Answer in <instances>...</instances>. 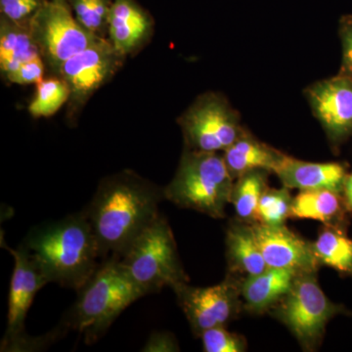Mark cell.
Wrapping results in <instances>:
<instances>
[{"label": "cell", "instance_id": "obj_29", "mask_svg": "<svg viewBox=\"0 0 352 352\" xmlns=\"http://www.w3.org/2000/svg\"><path fill=\"white\" fill-rule=\"evenodd\" d=\"M342 60L340 74L352 78V15L344 16L340 22Z\"/></svg>", "mask_w": 352, "mask_h": 352}, {"label": "cell", "instance_id": "obj_1", "mask_svg": "<svg viewBox=\"0 0 352 352\" xmlns=\"http://www.w3.org/2000/svg\"><path fill=\"white\" fill-rule=\"evenodd\" d=\"M162 193L151 183L131 173L101 183L85 210L100 248L102 258H120L133 241L160 217Z\"/></svg>", "mask_w": 352, "mask_h": 352}, {"label": "cell", "instance_id": "obj_19", "mask_svg": "<svg viewBox=\"0 0 352 352\" xmlns=\"http://www.w3.org/2000/svg\"><path fill=\"white\" fill-rule=\"evenodd\" d=\"M342 212L339 193L331 190H305L292 201L291 215L298 219L331 222Z\"/></svg>", "mask_w": 352, "mask_h": 352}, {"label": "cell", "instance_id": "obj_15", "mask_svg": "<svg viewBox=\"0 0 352 352\" xmlns=\"http://www.w3.org/2000/svg\"><path fill=\"white\" fill-rule=\"evenodd\" d=\"M149 19L132 0H113L108 17L110 41L115 50L124 55L144 38Z\"/></svg>", "mask_w": 352, "mask_h": 352}, {"label": "cell", "instance_id": "obj_4", "mask_svg": "<svg viewBox=\"0 0 352 352\" xmlns=\"http://www.w3.org/2000/svg\"><path fill=\"white\" fill-rule=\"evenodd\" d=\"M234 186L223 157L217 152L191 150L183 154L164 197L179 207L222 217L227 204L232 201Z\"/></svg>", "mask_w": 352, "mask_h": 352}, {"label": "cell", "instance_id": "obj_8", "mask_svg": "<svg viewBox=\"0 0 352 352\" xmlns=\"http://www.w3.org/2000/svg\"><path fill=\"white\" fill-rule=\"evenodd\" d=\"M179 122L186 142L196 151H226L244 133L238 113L217 94L199 97Z\"/></svg>", "mask_w": 352, "mask_h": 352}, {"label": "cell", "instance_id": "obj_6", "mask_svg": "<svg viewBox=\"0 0 352 352\" xmlns=\"http://www.w3.org/2000/svg\"><path fill=\"white\" fill-rule=\"evenodd\" d=\"M29 29L41 56L57 73L67 60L101 38L80 25L67 0H44Z\"/></svg>", "mask_w": 352, "mask_h": 352}, {"label": "cell", "instance_id": "obj_13", "mask_svg": "<svg viewBox=\"0 0 352 352\" xmlns=\"http://www.w3.org/2000/svg\"><path fill=\"white\" fill-rule=\"evenodd\" d=\"M252 232L270 268H288L298 273H312L320 263L314 245L307 244L283 226L258 224Z\"/></svg>", "mask_w": 352, "mask_h": 352}, {"label": "cell", "instance_id": "obj_28", "mask_svg": "<svg viewBox=\"0 0 352 352\" xmlns=\"http://www.w3.org/2000/svg\"><path fill=\"white\" fill-rule=\"evenodd\" d=\"M43 56L39 54L25 62L13 73L7 75L6 78L11 82L17 83V85H32V83L41 82L43 80Z\"/></svg>", "mask_w": 352, "mask_h": 352}, {"label": "cell", "instance_id": "obj_11", "mask_svg": "<svg viewBox=\"0 0 352 352\" xmlns=\"http://www.w3.org/2000/svg\"><path fill=\"white\" fill-rule=\"evenodd\" d=\"M315 117L333 144L352 135V78L339 75L315 82L305 90Z\"/></svg>", "mask_w": 352, "mask_h": 352}, {"label": "cell", "instance_id": "obj_21", "mask_svg": "<svg viewBox=\"0 0 352 352\" xmlns=\"http://www.w3.org/2000/svg\"><path fill=\"white\" fill-rule=\"evenodd\" d=\"M312 245L320 263L340 272L352 274V241L344 234L328 229Z\"/></svg>", "mask_w": 352, "mask_h": 352}, {"label": "cell", "instance_id": "obj_22", "mask_svg": "<svg viewBox=\"0 0 352 352\" xmlns=\"http://www.w3.org/2000/svg\"><path fill=\"white\" fill-rule=\"evenodd\" d=\"M265 191L263 170H252L240 176L234 186L232 201L236 212L245 219L256 217L259 201Z\"/></svg>", "mask_w": 352, "mask_h": 352}, {"label": "cell", "instance_id": "obj_12", "mask_svg": "<svg viewBox=\"0 0 352 352\" xmlns=\"http://www.w3.org/2000/svg\"><path fill=\"white\" fill-rule=\"evenodd\" d=\"M173 289L192 328L200 335L208 329L223 326L235 311L237 293L228 282L208 288H193L185 282Z\"/></svg>", "mask_w": 352, "mask_h": 352}, {"label": "cell", "instance_id": "obj_10", "mask_svg": "<svg viewBox=\"0 0 352 352\" xmlns=\"http://www.w3.org/2000/svg\"><path fill=\"white\" fill-rule=\"evenodd\" d=\"M122 57L111 41L99 38L67 60L58 73L68 85L69 98L80 103L87 100L113 75Z\"/></svg>", "mask_w": 352, "mask_h": 352}, {"label": "cell", "instance_id": "obj_27", "mask_svg": "<svg viewBox=\"0 0 352 352\" xmlns=\"http://www.w3.org/2000/svg\"><path fill=\"white\" fill-rule=\"evenodd\" d=\"M44 0H0L2 17L22 24L25 20H31Z\"/></svg>", "mask_w": 352, "mask_h": 352}, {"label": "cell", "instance_id": "obj_16", "mask_svg": "<svg viewBox=\"0 0 352 352\" xmlns=\"http://www.w3.org/2000/svg\"><path fill=\"white\" fill-rule=\"evenodd\" d=\"M284 157L281 152L259 142L245 132L230 147L227 148L223 156L233 177H240L249 171L258 170L274 173Z\"/></svg>", "mask_w": 352, "mask_h": 352}, {"label": "cell", "instance_id": "obj_24", "mask_svg": "<svg viewBox=\"0 0 352 352\" xmlns=\"http://www.w3.org/2000/svg\"><path fill=\"white\" fill-rule=\"evenodd\" d=\"M292 201L287 189L265 190L259 201L256 219L266 226H283L291 215Z\"/></svg>", "mask_w": 352, "mask_h": 352}, {"label": "cell", "instance_id": "obj_23", "mask_svg": "<svg viewBox=\"0 0 352 352\" xmlns=\"http://www.w3.org/2000/svg\"><path fill=\"white\" fill-rule=\"evenodd\" d=\"M71 97L68 85L61 78H43L36 83V91L29 106L34 118H47L54 115Z\"/></svg>", "mask_w": 352, "mask_h": 352}, {"label": "cell", "instance_id": "obj_30", "mask_svg": "<svg viewBox=\"0 0 352 352\" xmlns=\"http://www.w3.org/2000/svg\"><path fill=\"white\" fill-rule=\"evenodd\" d=\"M177 349L175 340L166 333H153L147 344H145L143 351L146 352H164L175 351Z\"/></svg>", "mask_w": 352, "mask_h": 352}, {"label": "cell", "instance_id": "obj_17", "mask_svg": "<svg viewBox=\"0 0 352 352\" xmlns=\"http://www.w3.org/2000/svg\"><path fill=\"white\" fill-rule=\"evenodd\" d=\"M298 274L288 268H268L261 274L249 276L242 288L245 302L254 310L270 307L287 296Z\"/></svg>", "mask_w": 352, "mask_h": 352}, {"label": "cell", "instance_id": "obj_5", "mask_svg": "<svg viewBox=\"0 0 352 352\" xmlns=\"http://www.w3.org/2000/svg\"><path fill=\"white\" fill-rule=\"evenodd\" d=\"M120 261L144 296L187 281L170 227L161 215L133 241Z\"/></svg>", "mask_w": 352, "mask_h": 352}, {"label": "cell", "instance_id": "obj_14", "mask_svg": "<svg viewBox=\"0 0 352 352\" xmlns=\"http://www.w3.org/2000/svg\"><path fill=\"white\" fill-rule=\"evenodd\" d=\"M286 188L344 191L346 171L338 163H308L285 155L274 171Z\"/></svg>", "mask_w": 352, "mask_h": 352}, {"label": "cell", "instance_id": "obj_7", "mask_svg": "<svg viewBox=\"0 0 352 352\" xmlns=\"http://www.w3.org/2000/svg\"><path fill=\"white\" fill-rule=\"evenodd\" d=\"M9 252L13 256L15 265L9 291L7 327L1 351H34L50 342L52 335L38 339L29 337L25 332V317L34 296L50 281L25 247L9 250Z\"/></svg>", "mask_w": 352, "mask_h": 352}, {"label": "cell", "instance_id": "obj_31", "mask_svg": "<svg viewBox=\"0 0 352 352\" xmlns=\"http://www.w3.org/2000/svg\"><path fill=\"white\" fill-rule=\"evenodd\" d=\"M344 195H346V200L347 205L352 210V173L351 175L346 176V182L344 186Z\"/></svg>", "mask_w": 352, "mask_h": 352}, {"label": "cell", "instance_id": "obj_26", "mask_svg": "<svg viewBox=\"0 0 352 352\" xmlns=\"http://www.w3.org/2000/svg\"><path fill=\"white\" fill-rule=\"evenodd\" d=\"M204 351L207 352H240L244 351L242 340L222 326L208 329L201 333Z\"/></svg>", "mask_w": 352, "mask_h": 352}, {"label": "cell", "instance_id": "obj_3", "mask_svg": "<svg viewBox=\"0 0 352 352\" xmlns=\"http://www.w3.org/2000/svg\"><path fill=\"white\" fill-rule=\"evenodd\" d=\"M78 293L69 325L87 344L96 342L127 307L144 296L117 256L103 261Z\"/></svg>", "mask_w": 352, "mask_h": 352}, {"label": "cell", "instance_id": "obj_20", "mask_svg": "<svg viewBox=\"0 0 352 352\" xmlns=\"http://www.w3.org/2000/svg\"><path fill=\"white\" fill-rule=\"evenodd\" d=\"M229 256L236 267L245 271L249 276H256L268 270L252 229L233 227L227 236Z\"/></svg>", "mask_w": 352, "mask_h": 352}, {"label": "cell", "instance_id": "obj_18", "mask_svg": "<svg viewBox=\"0 0 352 352\" xmlns=\"http://www.w3.org/2000/svg\"><path fill=\"white\" fill-rule=\"evenodd\" d=\"M41 54L29 25L2 17L0 27V67L4 75L13 73L25 62Z\"/></svg>", "mask_w": 352, "mask_h": 352}, {"label": "cell", "instance_id": "obj_25", "mask_svg": "<svg viewBox=\"0 0 352 352\" xmlns=\"http://www.w3.org/2000/svg\"><path fill=\"white\" fill-rule=\"evenodd\" d=\"M113 0H69L76 20L88 31L97 34L108 27L109 12Z\"/></svg>", "mask_w": 352, "mask_h": 352}, {"label": "cell", "instance_id": "obj_9", "mask_svg": "<svg viewBox=\"0 0 352 352\" xmlns=\"http://www.w3.org/2000/svg\"><path fill=\"white\" fill-rule=\"evenodd\" d=\"M340 308L329 300L312 273L296 276L285 296L281 317L303 344H314Z\"/></svg>", "mask_w": 352, "mask_h": 352}, {"label": "cell", "instance_id": "obj_2", "mask_svg": "<svg viewBox=\"0 0 352 352\" xmlns=\"http://www.w3.org/2000/svg\"><path fill=\"white\" fill-rule=\"evenodd\" d=\"M25 248L48 281L76 291L101 264L98 241L85 212L32 231Z\"/></svg>", "mask_w": 352, "mask_h": 352}]
</instances>
